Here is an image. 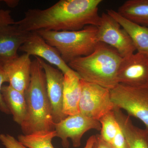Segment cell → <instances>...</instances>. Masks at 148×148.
Masks as SVG:
<instances>
[{"mask_svg":"<svg viewBox=\"0 0 148 148\" xmlns=\"http://www.w3.org/2000/svg\"><path fill=\"white\" fill-rule=\"evenodd\" d=\"M102 0H61L45 9H29L15 24L21 31L65 32L79 31L86 26L98 27Z\"/></svg>","mask_w":148,"mask_h":148,"instance_id":"6da1fadb","label":"cell"},{"mask_svg":"<svg viewBox=\"0 0 148 148\" xmlns=\"http://www.w3.org/2000/svg\"><path fill=\"white\" fill-rule=\"evenodd\" d=\"M24 95L27 115L20 125L23 134L54 130L55 123L48 98L45 73L36 57L32 61L31 80Z\"/></svg>","mask_w":148,"mask_h":148,"instance_id":"7a4b0ae2","label":"cell"},{"mask_svg":"<svg viewBox=\"0 0 148 148\" xmlns=\"http://www.w3.org/2000/svg\"><path fill=\"white\" fill-rule=\"evenodd\" d=\"M123 57L114 48L100 42L90 55L68 64L81 79L111 90L118 84L117 74Z\"/></svg>","mask_w":148,"mask_h":148,"instance_id":"3957f363","label":"cell"},{"mask_svg":"<svg viewBox=\"0 0 148 148\" xmlns=\"http://www.w3.org/2000/svg\"><path fill=\"white\" fill-rule=\"evenodd\" d=\"M36 32L57 49L67 64L76 58L90 55L100 42L97 38L98 27L92 25L86 26L79 31Z\"/></svg>","mask_w":148,"mask_h":148,"instance_id":"277c9868","label":"cell"},{"mask_svg":"<svg viewBox=\"0 0 148 148\" xmlns=\"http://www.w3.org/2000/svg\"><path fill=\"white\" fill-rule=\"evenodd\" d=\"M110 91L115 107L140 119L148 132V87H133L118 84Z\"/></svg>","mask_w":148,"mask_h":148,"instance_id":"5b68a950","label":"cell"},{"mask_svg":"<svg viewBox=\"0 0 148 148\" xmlns=\"http://www.w3.org/2000/svg\"><path fill=\"white\" fill-rule=\"evenodd\" d=\"M81 96L79 113L99 121L113 111L115 106L111 100L110 89L81 79Z\"/></svg>","mask_w":148,"mask_h":148,"instance_id":"8992f818","label":"cell"},{"mask_svg":"<svg viewBox=\"0 0 148 148\" xmlns=\"http://www.w3.org/2000/svg\"><path fill=\"white\" fill-rule=\"evenodd\" d=\"M9 10H0V62L5 63L18 56L17 51L30 32H24L15 24Z\"/></svg>","mask_w":148,"mask_h":148,"instance_id":"52a82bcc","label":"cell"},{"mask_svg":"<svg viewBox=\"0 0 148 148\" xmlns=\"http://www.w3.org/2000/svg\"><path fill=\"white\" fill-rule=\"evenodd\" d=\"M99 42L114 48L123 58L135 53L136 49L127 32L108 14L103 12L98 27Z\"/></svg>","mask_w":148,"mask_h":148,"instance_id":"ba28073f","label":"cell"},{"mask_svg":"<svg viewBox=\"0 0 148 148\" xmlns=\"http://www.w3.org/2000/svg\"><path fill=\"white\" fill-rule=\"evenodd\" d=\"M101 131V125L99 121L84 115L80 113L68 116L58 123H55L54 130L56 137L61 139V145L64 148H69L71 140L75 148L79 147L84 133L90 130Z\"/></svg>","mask_w":148,"mask_h":148,"instance_id":"9c48e42d","label":"cell"},{"mask_svg":"<svg viewBox=\"0 0 148 148\" xmlns=\"http://www.w3.org/2000/svg\"><path fill=\"white\" fill-rule=\"evenodd\" d=\"M117 81L118 84L131 87H148V56L137 52L123 58Z\"/></svg>","mask_w":148,"mask_h":148,"instance_id":"30bf717a","label":"cell"},{"mask_svg":"<svg viewBox=\"0 0 148 148\" xmlns=\"http://www.w3.org/2000/svg\"><path fill=\"white\" fill-rule=\"evenodd\" d=\"M36 57L43 69L46 81L48 98L54 123H58L66 116L63 113L64 74L41 58Z\"/></svg>","mask_w":148,"mask_h":148,"instance_id":"8fae6325","label":"cell"},{"mask_svg":"<svg viewBox=\"0 0 148 148\" xmlns=\"http://www.w3.org/2000/svg\"><path fill=\"white\" fill-rule=\"evenodd\" d=\"M19 51L47 61L56 66L64 74L74 71L63 60L57 49L47 43L37 32H30Z\"/></svg>","mask_w":148,"mask_h":148,"instance_id":"7c38bea8","label":"cell"},{"mask_svg":"<svg viewBox=\"0 0 148 148\" xmlns=\"http://www.w3.org/2000/svg\"><path fill=\"white\" fill-rule=\"evenodd\" d=\"M2 63L9 85L24 93L31 80L32 61L30 56L24 53Z\"/></svg>","mask_w":148,"mask_h":148,"instance_id":"4fadbf2b","label":"cell"},{"mask_svg":"<svg viewBox=\"0 0 148 148\" xmlns=\"http://www.w3.org/2000/svg\"><path fill=\"white\" fill-rule=\"evenodd\" d=\"M81 79L75 71L64 74L63 113L66 116L79 113Z\"/></svg>","mask_w":148,"mask_h":148,"instance_id":"5bb4252c","label":"cell"},{"mask_svg":"<svg viewBox=\"0 0 148 148\" xmlns=\"http://www.w3.org/2000/svg\"><path fill=\"white\" fill-rule=\"evenodd\" d=\"M119 124L124 133L127 148H148V132L135 126L130 116L123 113L116 107L114 110Z\"/></svg>","mask_w":148,"mask_h":148,"instance_id":"9a60e30c","label":"cell"},{"mask_svg":"<svg viewBox=\"0 0 148 148\" xmlns=\"http://www.w3.org/2000/svg\"><path fill=\"white\" fill-rule=\"evenodd\" d=\"M107 13L116 20L127 32L137 52L148 57V27L134 23L113 10H108Z\"/></svg>","mask_w":148,"mask_h":148,"instance_id":"2e32d148","label":"cell"},{"mask_svg":"<svg viewBox=\"0 0 148 148\" xmlns=\"http://www.w3.org/2000/svg\"><path fill=\"white\" fill-rule=\"evenodd\" d=\"M3 99L13 117L14 121L21 125L26 119L27 106L24 93L9 85H3Z\"/></svg>","mask_w":148,"mask_h":148,"instance_id":"e0dca14e","label":"cell"},{"mask_svg":"<svg viewBox=\"0 0 148 148\" xmlns=\"http://www.w3.org/2000/svg\"><path fill=\"white\" fill-rule=\"evenodd\" d=\"M117 12L134 23L148 27V0H127Z\"/></svg>","mask_w":148,"mask_h":148,"instance_id":"ac0fdd59","label":"cell"},{"mask_svg":"<svg viewBox=\"0 0 148 148\" xmlns=\"http://www.w3.org/2000/svg\"><path fill=\"white\" fill-rule=\"evenodd\" d=\"M56 137L55 130L39 131L29 134L18 135L17 140L28 148H54L52 140Z\"/></svg>","mask_w":148,"mask_h":148,"instance_id":"d6986e66","label":"cell"},{"mask_svg":"<svg viewBox=\"0 0 148 148\" xmlns=\"http://www.w3.org/2000/svg\"><path fill=\"white\" fill-rule=\"evenodd\" d=\"M99 121L101 125L100 134L101 138L104 141L110 144L120 127L114 110L106 114Z\"/></svg>","mask_w":148,"mask_h":148,"instance_id":"ffe728a7","label":"cell"},{"mask_svg":"<svg viewBox=\"0 0 148 148\" xmlns=\"http://www.w3.org/2000/svg\"><path fill=\"white\" fill-rule=\"evenodd\" d=\"M0 142L6 148H27L9 134H0Z\"/></svg>","mask_w":148,"mask_h":148,"instance_id":"44dd1931","label":"cell"},{"mask_svg":"<svg viewBox=\"0 0 148 148\" xmlns=\"http://www.w3.org/2000/svg\"><path fill=\"white\" fill-rule=\"evenodd\" d=\"M5 82H7V79L3 69V64L0 62V110L9 114H10V112L3 99L1 94L2 87Z\"/></svg>","mask_w":148,"mask_h":148,"instance_id":"7402d4cb","label":"cell"},{"mask_svg":"<svg viewBox=\"0 0 148 148\" xmlns=\"http://www.w3.org/2000/svg\"><path fill=\"white\" fill-rule=\"evenodd\" d=\"M110 144L113 148H127L126 139L120 126Z\"/></svg>","mask_w":148,"mask_h":148,"instance_id":"603a6c76","label":"cell"},{"mask_svg":"<svg viewBox=\"0 0 148 148\" xmlns=\"http://www.w3.org/2000/svg\"><path fill=\"white\" fill-rule=\"evenodd\" d=\"M92 148H113L110 144L107 143L101 138L100 135H95V139Z\"/></svg>","mask_w":148,"mask_h":148,"instance_id":"cb8c5ba5","label":"cell"},{"mask_svg":"<svg viewBox=\"0 0 148 148\" xmlns=\"http://www.w3.org/2000/svg\"><path fill=\"white\" fill-rule=\"evenodd\" d=\"M4 2L10 8H14L18 5L19 1L17 0H5Z\"/></svg>","mask_w":148,"mask_h":148,"instance_id":"d4e9b609","label":"cell"},{"mask_svg":"<svg viewBox=\"0 0 148 148\" xmlns=\"http://www.w3.org/2000/svg\"><path fill=\"white\" fill-rule=\"evenodd\" d=\"M95 139V135H92L88 138L84 148H92V145Z\"/></svg>","mask_w":148,"mask_h":148,"instance_id":"484cf974","label":"cell"},{"mask_svg":"<svg viewBox=\"0 0 148 148\" xmlns=\"http://www.w3.org/2000/svg\"></svg>","mask_w":148,"mask_h":148,"instance_id":"4316f807","label":"cell"}]
</instances>
